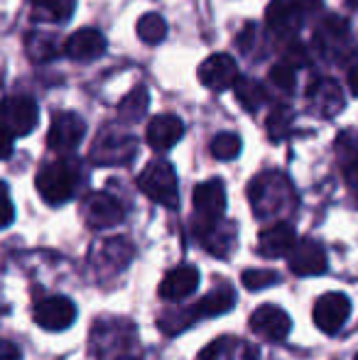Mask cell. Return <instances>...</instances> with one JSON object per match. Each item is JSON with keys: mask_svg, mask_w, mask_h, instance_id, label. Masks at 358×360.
Returning a JSON list of instances; mask_svg holds the SVG:
<instances>
[{"mask_svg": "<svg viewBox=\"0 0 358 360\" xmlns=\"http://www.w3.org/2000/svg\"><path fill=\"white\" fill-rule=\"evenodd\" d=\"M234 94H236V101H238L245 110H250V113H255V110L265 103V98H268L263 84H258V81H253V79H238L234 84Z\"/></svg>", "mask_w": 358, "mask_h": 360, "instance_id": "23", "label": "cell"}, {"mask_svg": "<svg viewBox=\"0 0 358 360\" xmlns=\"http://www.w3.org/2000/svg\"><path fill=\"white\" fill-rule=\"evenodd\" d=\"M292 128V108L287 105H275L268 118V133L272 140H282Z\"/></svg>", "mask_w": 358, "mask_h": 360, "instance_id": "28", "label": "cell"}, {"mask_svg": "<svg viewBox=\"0 0 358 360\" xmlns=\"http://www.w3.org/2000/svg\"><path fill=\"white\" fill-rule=\"evenodd\" d=\"M290 262V270L300 277H312V275H321L326 272V252L312 238H302L297 240V245L292 248V252L287 255Z\"/></svg>", "mask_w": 358, "mask_h": 360, "instance_id": "11", "label": "cell"}, {"mask_svg": "<svg viewBox=\"0 0 358 360\" xmlns=\"http://www.w3.org/2000/svg\"><path fill=\"white\" fill-rule=\"evenodd\" d=\"M356 360H358V356H356Z\"/></svg>", "mask_w": 358, "mask_h": 360, "instance_id": "39", "label": "cell"}, {"mask_svg": "<svg viewBox=\"0 0 358 360\" xmlns=\"http://www.w3.org/2000/svg\"><path fill=\"white\" fill-rule=\"evenodd\" d=\"M250 328L265 341H282L290 333L292 321L287 316V311H282L280 307L263 304V307H258L250 314Z\"/></svg>", "mask_w": 358, "mask_h": 360, "instance_id": "13", "label": "cell"}, {"mask_svg": "<svg viewBox=\"0 0 358 360\" xmlns=\"http://www.w3.org/2000/svg\"><path fill=\"white\" fill-rule=\"evenodd\" d=\"M167 34V22L162 20V15L148 13L138 20V37L145 44H160Z\"/></svg>", "mask_w": 358, "mask_h": 360, "instance_id": "25", "label": "cell"}, {"mask_svg": "<svg viewBox=\"0 0 358 360\" xmlns=\"http://www.w3.org/2000/svg\"><path fill=\"white\" fill-rule=\"evenodd\" d=\"M297 245V233L290 223L280 221L275 226L265 228L258 238V252L263 257H282L290 255L292 248Z\"/></svg>", "mask_w": 358, "mask_h": 360, "instance_id": "16", "label": "cell"}, {"mask_svg": "<svg viewBox=\"0 0 358 360\" xmlns=\"http://www.w3.org/2000/svg\"><path fill=\"white\" fill-rule=\"evenodd\" d=\"M138 186L148 199H153L155 204L165 206V209H177V174L174 167L167 160L150 162L138 176Z\"/></svg>", "mask_w": 358, "mask_h": 360, "instance_id": "1", "label": "cell"}, {"mask_svg": "<svg viewBox=\"0 0 358 360\" xmlns=\"http://www.w3.org/2000/svg\"><path fill=\"white\" fill-rule=\"evenodd\" d=\"M349 42V25L339 18H329L319 30H317V44L321 52L334 54L339 49H344V44Z\"/></svg>", "mask_w": 358, "mask_h": 360, "instance_id": "21", "label": "cell"}, {"mask_svg": "<svg viewBox=\"0 0 358 360\" xmlns=\"http://www.w3.org/2000/svg\"><path fill=\"white\" fill-rule=\"evenodd\" d=\"M184 135V123L172 113H162L155 115L148 125V133H145V140L153 147L155 152H167L170 147H174Z\"/></svg>", "mask_w": 358, "mask_h": 360, "instance_id": "14", "label": "cell"}, {"mask_svg": "<svg viewBox=\"0 0 358 360\" xmlns=\"http://www.w3.org/2000/svg\"><path fill=\"white\" fill-rule=\"evenodd\" d=\"M346 3H349L351 8H358V0H346Z\"/></svg>", "mask_w": 358, "mask_h": 360, "instance_id": "38", "label": "cell"}, {"mask_svg": "<svg viewBox=\"0 0 358 360\" xmlns=\"http://www.w3.org/2000/svg\"><path fill=\"white\" fill-rule=\"evenodd\" d=\"M290 201H292L290 181L282 174H277V172L260 174L258 179L250 184V204H253L255 214L260 218L280 214Z\"/></svg>", "mask_w": 358, "mask_h": 360, "instance_id": "2", "label": "cell"}, {"mask_svg": "<svg viewBox=\"0 0 358 360\" xmlns=\"http://www.w3.org/2000/svg\"><path fill=\"white\" fill-rule=\"evenodd\" d=\"M148 105H150V96L145 86H135L128 96L118 103V113L123 120L128 123H138L145 113H148Z\"/></svg>", "mask_w": 358, "mask_h": 360, "instance_id": "22", "label": "cell"}, {"mask_svg": "<svg viewBox=\"0 0 358 360\" xmlns=\"http://www.w3.org/2000/svg\"><path fill=\"white\" fill-rule=\"evenodd\" d=\"M0 360H20L18 346H13L10 341H3V338H0Z\"/></svg>", "mask_w": 358, "mask_h": 360, "instance_id": "36", "label": "cell"}, {"mask_svg": "<svg viewBox=\"0 0 358 360\" xmlns=\"http://www.w3.org/2000/svg\"><path fill=\"white\" fill-rule=\"evenodd\" d=\"M285 64H290L292 69H295V67H305V64H309V57H307V49L302 47V44H295V47H290V49H287Z\"/></svg>", "mask_w": 358, "mask_h": 360, "instance_id": "34", "label": "cell"}, {"mask_svg": "<svg viewBox=\"0 0 358 360\" xmlns=\"http://www.w3.org/2000/svg\"><path fill=\"white\" fill-rule=\"evenodd\" d=\"M241 152V138L236 133H219L211 140V155L221 162L236 160Z\"/></svg>", "mask_w": 358, "mask_h": 360, "instance_id": "26", "label": "cell"}, {"mask_svg": "<svg viewBox=\"0 0 358 360\" xmlns=\"http://www.w3.org/2000/svg\"><path fill=\"white\" fill-rule=\"evenodd\" d=\"M77 319V307L67 297H47L34 304V323L44 331H64Z\"/></svg>", "mask_w": 358, "mask_h": 360, "instance_id": "8", "label": "cell"}, {"mask_svg": "<svg viewBox=\"0 0 358 360\" xmlns=\"http://www.w3.org/2000/svg\"><path fill=\"white\" fill-rule=\"evenodd\" d=\"M87 133V123L77 113H59L52 120V128L47 133V145L54 152H72L77 150L79 143Z\"/></svg>", "mask_w": 358, "mask_h": 360, "instance_id": "9", "label": "cell"}, {"mask_svg": "<svg viewBox=\"0 0 358 360\" xmlns=\"http://www.w3.org/2000/svg\"><path fill=\"white\" fill-rule=\"evenodd\" d=\"M77 169L69 162H52L44 165L37 174V191L49 206H62L74 196L77 189Z\"/></svg>", "mask_w": 358, "mask_h": 360, "instance_id": "3", "label": "cell"}, {"mask_svg": "<svg viewBox=\"0 0 358 360\" xmlns=\"http://www.w3.org/2000/svg\"><path fill=\"white\" fill-rule=\"evenodd\" d=\"M15 218V209H13V201L8 199V191L5 186L0 184V228H8Z\"/></svg>", "mask_w": 358, "mask_h": 360, "instance_id": "33", "label": "cell"}, {"mask_svg": "<svg viewBox=\"0 0 358 360\" xmlns=\"http://www.w3.org/2000/svg\"><path fill=\"white\" fill-rule=\"evenodd\" d=\"M138 152V143L130 133L118 128H103L91 147V160L96 165H128Z\"/></svg>", "mask_w": 358, "mask_h": 360, "instance_id": "4", "label": "cell"}, {"mask_svg": "<svg viewBox=\"0 0 358 360\" xmlns=\"http://www.w3.org/2000/svg\"><path fill=\"white\" fill-rule=\"evenodd\" d=\"M241 280H243L245 289H250V292H258V289L277 285V282H280V275H277L275 270H245Z\"/></svg>", "mask_w": 358, "mask_h": 360, "instance_id": "30", "label": "cell"}, {"mask_svg": "<svg viewBox=\"0 0 358 360\" xmlns=\"http://www.w3.org/2000/svg\"><path fill=\"white\" fill-rule=\"evenodd\" d=\"M349 316H351V302L346 294L329 292V294H324V297L317 299L314 323L319 331H324V333L341 331V326L349 321Z\"/></svg>", "mask_w": 358, "mask_h": 360, "instance_id": "7", "label": "cell"}, {"mask_svg": "<svg viewBox=\"0 0 358 360\" xmlns=\"http://www.w3.org/2000/svg\"><path fill=\"white\" fill-rule=\"evenodd\" d=\"M191 321H194L191 309H186V311H167L160 319V328H162L165 333H179V331H184Z\"/></svg>", "mask_w": 358, "mask_h": 360, "instance_id": "31", "label": "cell"}, {"mask_svg": "<svg viewBox=\"0 0 358 360\" xmlns=\"http://www.w3.org/2000/svg\"><path fill=\"white\" fill-rule=\"evenodd\" d=\"M13 155V135L0 128V160H8Z\"/></svg>", "mask_w": 358, "mask_h": 360, "instance_id": "35", "label": "cell"}, {"mask_svg": "<svg viewBox=\"0 0 358 360\" xmlns=\"http://www.w3.org/2000/svg\"><path fill=\"white\" fill-rule=\"evenodd\" d=\"M199 287V270L191 265L174 267L165 275V280L160 282V297L170 299V302H177L189 294H194V289Z\"/></svg>", "mask_w": 358, "mask_h": 360, "instance_id": "18", "label": "cell"}, {"mask_svg": "<svg viewBox=\"0 0 358 360\" xmlns=\"http://www.w3.org/2000/svg\"><path fill=\"white\" fill-rule=\"evenodd\" d=\"M84 218L91 228L101 231V228H113L125 218V209L115 196L106 194V191H96L84 201Z\"/></svg>", "mask_w": 358, "mask_h": 360, "instance_id": "10", "label": "cell"}, {"mask_svg": "<svg viewBox=\"0 0 358 360\" xmlns=\"http://www.w3.org/2000/svg\"><path fill=\"white\" fill-rule=\"evenodd\" d=\"M34 18L49 20V22H64L72 18L74 0H34L32 3Z\"/></svg>", "mask_w": 358, "mask_h": 360, "instance_id": "24", "label": "cell"}, {"mask_svg": "<svg viewBox=\"0 0 358 360\" xmlns=\"http://www.w3.org/2000/svg\"><path fill=\"white\" fill-rule=\"evenodd\" d=\"M64 52L77 62H94L106 52V39L98 30L82 27L64 42Z\"/></svg>", "mask_w": 358, "mask_h": 360, "instance_id": "17", "label": "cell"}, {"mask_svg": "<svg viewBox=\"0 0 358 360\" xmlns=\"http://www.w3.org/2000/svg\"><path fill=\"white\" fill-rule=\"evenodd\" d=\"M309 101H312V105H314L317 113L324 115V118H331V115H336L341 108H344L341 89L329 79H321L309 86Z\"/></svg>", "mask_w": 358, "mask_h": 360, "instance_id": "19", "label": "cell"}, {"mask_svg": "<svg viewBox=\"0 0 358 360\" xmlns=\"http://www.w3.org/2000/svg\"><path fill=\"white\" fill-rule=\"evenodd\" d=\"M194 214H196V223L194 231H206V228L221 223L226 211V189L221 179H209L204 184H199L194 189Z\"/></svg>", "mask_w": 358, "mask_h": 360, "instance_id": "5", "label": "cell"}, {"mask_svg": "<svg viewBox=\"0 0 358 360\" xmlns=\"http://www.w3.org/2000/svg\"><path fill=\"white\" fill-rule=\"evenodd\" d=\"M339 160L344 179L349 181L354 189H358V150L349 140H339Z\"/></svg>", "mask_w": 358, "mask_h": 360, "instance_id": "27", "label": "cell"}, {"mask_svg": "<svg viewBox=\"0 0 358 360\" xmlns=\"http://www.w3.org/2000/svg\"><path fill=\"white\" fill-rule=\"evenodd\" d=\"M234 304H236L234 287L221 285V287L211 289L204 299H199V304L191 309V314H194V319L196 316H221V314H226L229 309H234Z\"/></svg>", "mask_w": 358, "mask_h": 360, "instance_id": "20", "label": "cell"}, {"mask_svg": "<svg viewBox=\"0 0 358 360\" xmlns=\"http://www.w3.org/2000/svg\"><path fill=\"white\" fill-rule=\"evenodd\" d=\"M349 86H351V94L358 96V64L349 72Z\"/></svg>", "mask_w": 358, "mask_h": 360, "instance_id": "37", "label": "cell"}, {"mask_svg": "<svg viewBox=\"0 0 358 360\" xmlns=\"http://www.w3.org/2000/svg\"><path fill=\"white\" fill-rule=\"evenodd\" d=\"M270 81L277 86V89L282 91H292L295 89V69L290 67V64H275V67L270 69Z\"/></svg>", "mask_w": 358, "mask_h": 360, "instance_id": "32", "label": "cell"}, {"mask_svg": "<svg viewBox=\"0 0 358 360\" xmlns=\"http://www.w3.org/2000/svg\"><path fill=\"white\" fill-rule=\"evenodd\" d=\"M302 8L300 0H272L268 5V13H265V20H268V27L277 34H292L300 30L302 25Z\"/></svg>", "mask_w": 358, "mask_h": 360, "instance_id": "15", "label": "cell"}, {"mask_svg": "<svg viewBox=\"0 0 358 360\" xmlns=\"http://www.w3.org/2000/svg\"><path fill=\"white\" fill-rule=\"evenodd\" d=\"M27 49L32 62H47L57 54V42H54L49 34H32L27 39Z\"/></svg>", "mask_w": 358, "mask_h": 360, "instance_id": "29", "label": "cell"}, {"mask_svg": "<svg viewBox=\"0 0 358 360\" xmlns=\"http://www.w3.org/2000/svg\"><path fill=\"white\" fill-rule=\"evenodd\" d=\"M199 81L211 91H224L229 86H234L238 76V67H236L231 54H211L209 59L199 64Z\"/></svg>", "mask_w": 358, "mask_h": 360, "instance_id": "12", "label": "cell"}, {"mask_svg": "<svg viewBox=\"0 0 358 360\" xmlns=\"http://www.w3.org/2000/svg\"><path fill=\"white\" fill-rule=\"evenodd\" d=\"M39 120V108L27 96H10L0 103V128L13 138H25L34 130Z\"/></svg>", "mask_w": 358, "mask_h": 360, "instance_id": "6", "label": "cell"}]
</instances>
